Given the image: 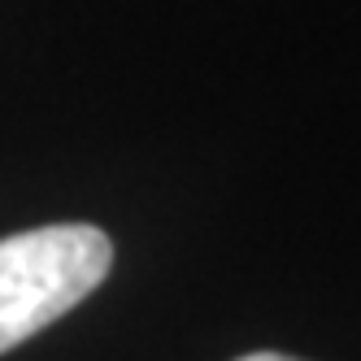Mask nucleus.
I'll return each instance as SVG.
<instances>
[{
  "label": "nucleus",
  "instance_id": "f03ea898",
  "mask_svg": "<svg viewBox=\"0 0 361 361\" xmlns=\"http://www.w3.org/2000/svg\"><path fill=\"white\" fill-rule=\"evenodd\" d=\"M235 361H300V357H283V353H248V357H235Z\"/></svg>",
  "mask_w": 361,
  "mask_h": 361
},
{
  "label": "nucleus",
  "instance_id": "f257e3e1",
  "mask_svg": "<svg viewBox=\"0 0 361 361\" xmlns=\"http://www.w3.org/2000/svg\"><path fill=\"white\" fill-rule=\"evenodd\" d=\"M114 266V240L87 222L35 226L0 240V353L87 300Z\"/></svg>",
  "mask_w": 361,
  "mask_h": 361
}]
</instances>
